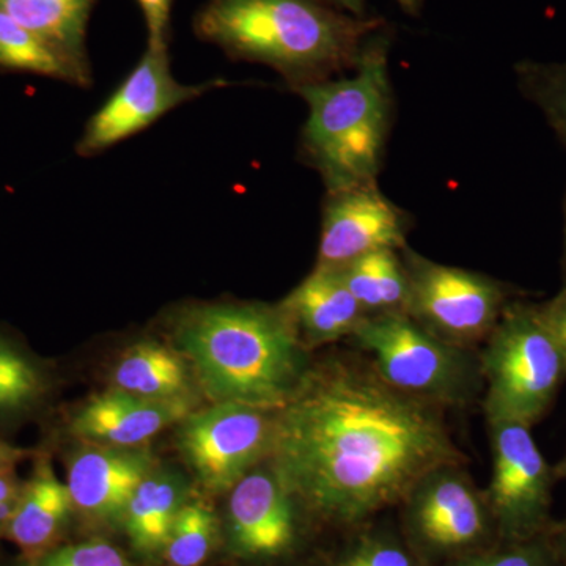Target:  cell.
<instances>
[{
    "label": "cell",
    "mask_w": 566,
    "mask_h": 566,
    "mask_svg": "<svg viewBox=\"0 0 566 566\" xmlns=\"http://www.w3.org/2000/svg\"><path fill=\"white\" fill-rule=\"evenodd\" d=\"M408 214L374 185L327 191L316 268L345 266L376 251L406 248Z\"/></svg>",
    "instance_id": "cell-14"
},
{
    "label": "cell",
    "mask_w": 566,
    "mask_h": 566,
    "mask_svg": "<svg viewBox=\"0 0 566 566\" xmlns=\"http://www.w3.org/2000/svg\"><path fill=\"white\" fill-rule=\"evenodd\" d=\"M551 543H553L554 549L557 551L558 557L566 564V527L560 528V532L554 538H551Z\"/></svg>",
    "instance_id": "cell-34"
},
{
    "label": "cell",
    "mask_w": 566,
    "mask_h": 566,
    "mask_svg": "<svg viewBox=\"0 0 566 566\" xmlns=\"http://www.w3.org/2000/svg\"><path fill=\"white\" fill-rule=\"evenodd\" d=\"M398 6L401 7V10H405L406 13L409 14H419V11L422 10L423 0H397Z\"/></svg>",
    "instance_id": "cell-35"
},
{
    "label": "cell",
    "mask_w": 566,
    "mask_h": 566,
    "mask_svg": "<svg viewBox=\"0 0 566 566\" xmlns=\"http://www.w3.org/2000/svg\"><path fill=\"white\" fill-rule=\"evenodd\" d=\"M333 566H423L419 554L389 531H367L352 539Z\"/></svg>",
    "instance_id": "cell-25"
},
{
    "label": "cell",
    "mask_w": 566,
    "mask_h": 566,
    "mask_svg": "<svg viewBox=\"0 0 566 566\" xmlns=\"http://www.w3.org/2000/svg\"><path fill=\"white\" fill-rule=\"evenodd\" d=\"M0 69L24 71L87 87L91 70L74 62L0 10Z\"/></svg>",
    "instance_id": "cell-23"
},
{
    "label": "cell",
    "mask_w": 566,
    "mask_h": 566,
    "mask_svg": "<svg viewBox=\"0 0 566 566\" xmlns=\"http://www.w3.org/2000/svg\"><path fill=\"white\" fill-rule=\"evenodd\" d=\"M554 476L566 480V457L557 464V468L554 469Z\"/></svg>",
    "instance_id": "cell-36"
},
{
    "label": "cell",
    "mask_w": 566,
    "mask_h": 566,
    "mask_svg": "<svg viewBox=\"0 0 566 566\" xmlns=\"http://www.w3.org/2000/svg\"><path fill=\"white\" fill-rule=\"evenodd\" d=\"M156 465L158 461L147 446L81 442L66 461V486L74 516L93 531H118L134 493Z\"/></svg>",
    "instance_id": "cell-13"
},
{
    "label": "cell",
    "mask_w": 566,
    "mask_h": 566,
    "mask_svg": "<svg viewBox=\"0 0 566 566\" xmlns=\"http://www.w3.org/2000/svg\"><path fill=\"white\" fill-rule=\"evenodd\" d=\"M450 566H564L551 538L546 535L526 542L505 543L493 551H479L471 556L458 558Z\"/></svg>",
    "instance_id": "cell-28"
},
{
    "label": "cell",
    "mask_w": 566,
    "mask_h": 566,
    "mask_svg": "<svg viewBox=\"0 0 566 566\" xmlns=\"http://www.w3.org/2000/svg\"><path fill=\"white\" fill-rule=\"evenodd\" d=\"M29 455H31V450L10 444L6 438L0 436V469L17 468V464Z\"/></svg>",
    "instance_id": "cell-31"
},
{
    "label": "cell",
    "mask_w": 566,
    "mask_h": 566,
    "mask_svg": "<svg viewBox=\"0 0 566 566\" xmlns=\"http://www.w3.org/2000/svg\"><path fill=\"white\" fill-rule=\"evenodd\" d=\"M74 516L69 486L55 475L50 457L39 455L29 480L22 482L17 509L2 538L21 557L35 558L62 545Z\"/></svg>",
    "instance_id": "cell-16"
},
{
    "label": "cell",
    "mask_w": 566,
    "mask_h": 566,
    "mask_svg": "<svg viewBox=\"0 0 566 566\" xmlns=\"http://www.w3.org/2000/svg\"><path fill=\"white\" fill-rule=\"evenodd\" d=\"M543 318L549 326L551 333L554 334L566 359V289L558 294L553 303L547 304L545 308H539Z\"/></svg>",
    "instance_id": "cell-30"
},
{
    "label": "cell",
    "mask_w": 566,
    "mask_h": 566,
    "mask_svg": "<svg viewBox=\"0 0 566 566\" xmlns=\"http://www.w3.org/2000/svg\"><path fill=\"white\" fill-rule=\"evenodd\" d=\"M463 465L434 469L406 495V534L417 554L458 560L483 551L494 534L486 495L476 490Z\"/></svg>",
    "instance_id": "cell-9"
},
{
    "label": "cell",
    "mask_w": 566,
    "mask_h": 566,
    "mask_svg": "<svg viewBox=\"0 0 566 566\" xmlns=\"http://www.w3.org/2000/svg\"><path fill=\"white\" fill-rule=\"evenodd\" d=\"M148 31V46L166 48L174 0H137Z\"/></svg>",
    "instance_id": "cell-29"
},
{
    "label": "cell",
    "mask_w": 566,
    "mask_h": 566,
    "mask_svg": "<svg viewBox=\"0 0 566 566\" xmlns=\"http://www.w3.org/2000/svg\"><path fill=\"white\" fill-rule=\"evenodd\" d=\"M488 423L493 474L485 495L495 534L504 543L546 535L553 469L539 452L528 424L516 420Z\"/></svg>",
    "instance_id": "cell-10"
},
{
    "label": "cell",
    "mask_w": 566,
    "mask_h": 566,
    "mask_svg": "<svg viewBox=\"0 0 566 566\" xmlns=\"http://www.w3.org/2000/svg\"><path fill=\"white\" fill-rule=\"evenodd\" d=\"M382 28L378 18L353 17L322 0H211L196 18L200 39L271 66L292 88L356 69Z\"/></svg>",
    "instance_id": "cell-3"
},
{
    "label": "cell",
    "mask_w": 566,
    "mask_h": 566,
    "mask_svg": "<svg viewBox=\"0 0 566 566\" xmlns=\"http://www.w3.org/2000/svg\"><path fill=\"white\" fill-rule=\"evenodd\" d=\"M7 566H139L106 539L61 545L35 558L18 557Z\"/></svg>",
    "instance_id": "cell-27"
},
{
    "label": "cell",
    "mask_w": 566,
    "mask_h": 566,
    "mask_svg": "<svg viewBox=\"0 0 566 566\" xmlns=\"http://www.w3.org/2000/svg\"><path fill=\"white\" fill-rule=\"evenodd\" d=\"M274 412L214 403L177 423V446L205 493L227 494L270 457Z\"/></svg>",
    "instance_id": "cell-8"
},
{
    "label": "cell",
    "mask_w": 566,
    "mask_h": 566,
    "mask_svg": "<svg viewBox=\"0 0 566 566\" xmlns=\"http://www.w3.org/2000/svg\"><path fill=\"white\" fill-rule=\"evenodd\" d=\"M334 9L345 11L353 17L365 18V0H322Z\"/></svg>",
    "instance_id": "cell-33"
},
{
    "label": "cell",
    "mask_w": 566,
    "mask_h": 566,
    "mask_svg": "<svg viewBox=\"0 0 566 566\" xmlns=\"http://www.w3.org/2000/svg\"><path fill=\"white\" fill-rule=\"evenodd\" d=\"M188 480L177 469L156 465L134 493L122 531L140 560H161L178 513L191 497Z\"/></svg>",
    "instance_id": "cell-18"
},
{
    "label": "cell",
    "mask_w": 566,
    "mask_h": 566,
    "mask_svg": "<svg viewBox=\"0 0 566 566\" xmlns=\"http://www.w3.org/2000/svg\"><path fill=\"white\" fill-rule=\"evenodd\" d=\"M95 0H0V10L88 69L85 32Z\"/></svg>",
    "instance_id": "cell-21"
},
{
    "label": "cell",
    "mask_w": 566,
    "mask_h": 566,
    "mask_svg": "<svg viewBox=\"0 0 566 566\" xmlns=\"http://www.w3.org/2000/svg\"><path fill=\"white\" fill-rule=\"evenodd\" d=\"M54 382L50 365L0 331V427L24 422L40 412Z\"/></svg>",
    "instance_id": "cell-20"
},
{
    "label": "cell",
    "mask_w": 566,
    "mask_h": 566,
    "mask_svg": "<svg viewBox=\"0 0 566 566\" xmlns=\"http://www.w3.org/2000/svg\"><path fill=\"white\" fill-rule=\"evenodd\" d=\"M268 461L308 515L357 526L465 458L439 406L387 385L371 365L326 359L274 412Z\"/></svg>",
    "instance_id": "cell-1"
},
{
    "label": "cell",
    "mask_w": 566,
    "mask_h": 566,
    "mask_svg": "<svg viewBox=\"0 0 566 566\" xmlns=\"http://www.w3.org/2000/svg\"><path fill=\"white\" fill-rule=\"evenodd\" d=\"M408 303L405 314L449 344L471 349L485 342L505 308L501 283L401 249Z\"/></svg>",
    "instance_id": "cell-7"
},
{
    "label": "cell",
    "mask_w": 566,
    "mask_h": 566,
    "mask_svg": "<svg viewBox=\"0 0 566 566\" xmlns=\"http://www.w3.org/2000/svg\"><path fill=\"white\" fill-rule=\"evenodd\" d=\"M349 338L387 385L439 408L472 403L483 390L479 354L436 337L405 312L365 316Z\"/></svg>",
    "instance_id": "cell-6"
},
{
    "label": "cell",
    "mask_w": 566,
    "mask_h": 566,
    "mask_svg": "<svg viewBox=\"0 0 566 566\" xmlns=\"http://www.w3.org/2000/svg\"><path fill=\"white\" fill-rule=\"evenodd\" d=\"M335 271L367 316L406 311L408 277L398 251L370 252Z\"/></svg>",
    "instance_id": "cell-22"
},
{
    "label": "cell",
    "mask_w": 566,
    "mask_h": 566,
    "mask_svg": "<svg viewBox=\"0 0 566 566\" xmlns=\"http://www.w3.org/2000/svg\"><path fill=\"white\" fill-rule=\"evenodd\" d=\"M222 84L216 81L181 84L170 70L167 46H148L128 77L92 115L77 142L76 153L91 158L109 150L134 134L144 132L181 104L192 102Z\"/></svg>",
    "instance_id": "cell-12"
},
{
    "label": "cell",
    "mask_w": 566,
    "mask_h": 566,
    "mask_svg": "<svg viewBox=\"0 0 566 566\" xmlns=\"http://www.w3.org/2000/svg\"><path fill=\"white\" fill-rule=\"evenodd\" d=\"M479 357L488 422L516 420L532 427L566 378L560 345L542 311L526 305H505Z\"/></svg>",
    "instance_id": "cell-5"
},
{
    "label": "cell",
    "mask_w": 566,
    "mask_h": 566,
    "mask_svg": "<svg viewBox=\"0 0 566 566\" xmlns=\"http://www.w3.org/2000/svg\"><path fill=\"white\" fill-rule=\"evenodd\" d=\"M22 482L18 479L14 468L0 469V502L18 497L21 493Z\"/></svg>",
    "instance_id": "cell-32"
},
{
    "label": "cell",
    "mask_w": 566,
    "mask_h": 566,
    "mask_svg": "<svg viewBox=\"0 0 566 566\" xmlns=\"http://www.w3.org/2000/svg\"><path fill=\"white\" fill-rule=\"evenodd\" d=\"M196 401H158L109 389L71 417L69 431L85 444L140 447L191 415Z\"/></svg>",
    "instance_id": "cell-15"
},
{
    "label": "cell",
    "mask_w": 566,
    "mask_h": 566,
    "mask_svg": "<svg viewBox=\"0 0 566 566\" xmlns=\"http://www.w3.org/2000/svg\"><path fill=\"white\" fill-rule=\"evenodd\" d=\"M279 305L307 348L352 337L367 316L337 271L326 268L315 266Z\"/></svg>",
    "instance_id": "cell-17"
},
{
    "label": "cell",
    "mask_w": 566,
    "mask_h": 566,
    "mask_svg": "<svg viewBox=\"0 0 566 566\" xmlns=\"http://www.w3.org/2000/svg\"><path fill=\"white\" fill-rule=\"evenodd\" d=\"M520 76L532 99L566 136V63H524L520 66Z\"/></svg>",
    "instance_id": "cell-26"
},
{
    "label": "cell",
    "mask_w": 566,
    "mask_h": 566,
    "mask_svg": "<svg viewBox=\"0 0 566 566\" xmlns=\"http://www.w3.org/2000/svg\"><path fill=\"white\" fill-rule=\"evenodd\" d=\"M389 50L381 29L365 43L354 76L293 88L308 106L301 153L327 191L378 182L392 117Z\"/></svg>",
    "instance_id": "cell-4"
},
{
    "label": "cell",
    "mask_w": 566,
    "mask_h": 566,
    "mask_svg": "<svg viewBox=\"0 0 566 566\" xmlns=\"http://www.w3.org/2000/svg\"><path fill=\"white\" fill-rule=\"evenodd\" d=\"M221 545V516L210 502L191 495L175 520L161 560L167 566H203Z\"/></svg>",
    "instance_id": "cell-24"
},
{
    "label": "cell",
    "mask_w": 566,
    "mask_h": 566,
    "mask_svg": "<svg viewBox=\"0 0 566 566\" xmlns=\"http://www.w3.org/2000/svg\"><path fill=\"white\" fill-rule=\"evenodd\" d=\"M222 545L243 562H274L290 556L303 534V505L283 485L270 461L253 468L227 493Z\"/></svg>",
    "instance_id": "cell-11"
},
{
    "label": "cell",
    "mask_w": 566,
    "mask_h": 566,
    "mask_svg": "<svg viewBox=\"0 0 566 566\" xmlns=\"http://www.w3.org/2000/svg\"><path fill=\"white\" fill-rule=\"evenodd\" d=\"M197 379L178 348L156 340L126 348L111 371V389L158 401H196Z\"/></svg>",
    "instance_id": "cell-19"
},
{
    "label": "cell",
    "mask_w": 566,
    "mask_h": 566,
    "mask_svg": "<svg viewBox=\"0 0 566 566\" xmlns=\"http://www.w3.org/2000/svg\"><path fill=\"white\" fill-rule=\"evenodd\" d=\"M174 331L197 385L214 403L277 411L312 367L307 346L279 304L196 305L177 316Z\"/></svg>",
    "instance_id": "cell-2"
}]
</instances>
